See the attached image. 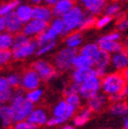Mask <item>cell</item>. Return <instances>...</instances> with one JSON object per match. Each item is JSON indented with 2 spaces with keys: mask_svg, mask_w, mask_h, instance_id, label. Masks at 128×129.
<instances>
[{
  "mask_svg": "<svg viewBox=\"0 0 128 129\" xmlns=\"http://www.w3.org/2000/svg\"><path fill=\"white\" fill-rule=\"evenodd\" d=\"M38 49V43L35 39H31L25 45L18 47L17 49L11 50L12 51L13 60L17 61H22V60H27L32 56L36 55V51Z\"/></svg>",
  "mask_w": 128,
  "mask_h": 129,
  "instance_id": "10",
  "label": "cell"
},
{
  "mask_svg": "<svg viewBox=\"0 0 128 129\" xmlns=\"http://www.w3.org/2000/svg\"><path fill=\"white\" fill-rule=\"evenodd\" d=\"M110 66L115 72H122L128 67V52L124 49L111 54Z\"/></svg>",
  "mask_w": 128,
  "mask_h": 129,
  "instance_id": "12",
  "label": "cell"
},
{
  "mask_svg": "<svg viewBox=\"0 0 128 129\" xmlns=\"http://www.w3.org/2000/svg\"><path fill=\"white\" fill-rule=\"evenodd\" d=\"M53 13L50 7H48L45 4H39V5L33 6L32 10V18L42 20L49 23L53 18Z\"/></svg>",
  "mask_w": 128,
  "mask_h": 129,
  "instance_id": "15",
  "label": "cell"
},
{
  "mask_svg": "<svg viewBox=\"0 0 128 129\" xmlns=\"http://www.w3.org/2000/svg\"><path fill=\"white\" fill-rule=\"evenodd\" d=\"M77 110L78 109L75 108L74 106L69 105L64 99L59 100V102L56 103L54 104V106L52 107L51 116L59 117L65 124V123H67L69 120H71L74 116V114H76Z\"/></svg>",
  "mask_w": 128,
  "mask_h": 129,
  "instance_id": "9",
  "label": "cell"
},
{
  "mask_svg": "<svg viewBox=\"0 0 128 129\" xmlns=\"http://www.w3.org/2000/svg\"><path fill=\"white\" fill-rule=\"evenodd\" d=\"M26 92L20 87L14 89L13 96L10 100V106L13 110L14 123L27 119V117L34 109L35 104L29 102L26 97Z\"/></svg>",
  "mask_w": 128,
  "mask_h": 129,
  "instance_id": "1",
  "label": "cell"
},
{
  "mask_svg": "<svg viewBox=\"0 0 128 129\" xmlns=\"http://www.w3.org/2000/svg\"><path fill=\"white\" fill-rule=\"evenodd\" d=\"M76 5V0H58L51 7L53 17H61Z\"/></svg>",
  "mask_w": 128,
  "mask_h": 129,
  "instance_id": "17",
  "label": "cell"
},
{
  "mask_svg": "<svg viewBox=\"0 0 128 129\" xmlns=\"http://www.w3.org/2000/svg\"><path fill=\"white\" fill-rule=\"evenodd\" d=\"M101 92V78L92 75L79 85V94L82 100L88 101Z\"/></svg>",
  "mask_w": 128,
  "mask_h": 129,
  "instance_id": "7",
  "label": "cell"
},
{
  "mask_svg": "<svg viewBox=\"0 0 128 129\" xmlns=\"http://www.w3.org/2000/svg\"><path fill=\"white\" fill-rule=\"evenodd\" d=\"M117 29L118 31H124L128 29V17L119 20L117 23Z\"/></svg>",
  "mask_w": 128,
  "mask_h": 129,
  "instance_id": "44",
  "label": "cell"
},
{
  "mask_svg": "<svg viewBox=\"0 0 128 129\" xmlns=\"http://www.w3.org/2000/svg\"><path fill=\"white\" fill-rule=\"evenodd\" d=\"M49 113L43 107H34L31 113L27 117V121H29L32 124H34L36 127L42 126L47 124L49 120Z\"/></svg>",
  "mask_w": 128,
  "mask_h": 129,
  "instance_id": "13",
  "label": "cell"
},
{
  "mask_svg": "<svg viewBox=\"0 0 128 129\" xmlns=\"http://www.w3.org/2000/svg\"><path fill=\"white\" fill-rule=\"evenodd\" d=\"M5 30V19L3 17H0V32Z\"/></svg>",
  "mask_w": 128,
  "mask_h": 129,
  "instance_id": "48",
  "label": "cell"
},
{
  "mask_svg": "<svg viewBox=\"0 0 128 129\" xmlns=\"http://www.w3.org/2000/svg\"><path fill=\"white\" fill-rule=\"evenodd\" d=\"M110 59H111V54L100 50L97 52V54L92 58L93 67L95 69L107 70L110 66Z\"/></svg>",
  "mask_w": 128,
  "mask_h": 129,
  "instance_id": "25",
  "label": "cell"
},
{
  "mask_svg": "<svg viewBox=\"0 0 128 129\" xmlns=\"http://www.w3.org/2000/svg\"><path fill=\"white\" fill-rule=\"evenodd\" d=\"M57 45H58L57 40L49 41V42L44 43V44L39 45L37 51H36V56H38V57H44L46 55L51 53L56 49Z\"/></svg>",
  "mask_w": 128,
  "mask_h": 129,
  "instance_id": "30",
  "label": "cell"
},
{
  "mask_svg": "<svg viewBox=\"0 0 128 129\" xmlns=\"http://www.w3.org/2000/svg\"><path fill=\"white\" fill-rule=\"evenodd\" d=\"M78 53V50H74L68 47H63L59 49L55 53L53 57V63L54 67L58 72H66L73 69L72 63H73L74 57Z\"/></svg>",
  "mask_w": 128,
  "mask_h": 129,
  "instance_id": "5",
  "label": "cell"
},
{
  "mask_svg": "<svg viewBox=\"0 0 128 129\" xmlns=\"http://www.w3.org/2000/svg\"><path fill=\"white\" fill-rule=\"evenodd\" d=\"M97 43L100 50H104L109 54H113L124 49V46L123 45V43L120 42V40L119 41H101Z\"/></svg>",
  "mask_w": 128,
  "mask_h": 129,
  "instance_id": "27",
  "label": "cell"
},
{
  "mask_svg": "<svg viewBox=\"0 0 128 129\" xmlns=\"http://www.w3.org/2000/svg\"><path fill=\"white\" fill-rule=\"evenodd\" d=\"M122 74H123V77L124 78V80H125V82L128 83V67L122 72Z\"/></svg>",
  "mask_w": 128,
  "mask_h": 129,
  "instance_id": "49",
  "label": "cell"
},
{
  "mask_svg": "<svg viewBox=\"0 0 128 129\" xmlns=\"http://www.w3.org/2000/svg\"><path fill=\"white\" fill-rule=\"evenodd\" d=\"M73 69H84V68L93 67V60L91 57H88L86 55L77 53L74 57L73 63H72Z\"/></svg>",
  "mask_w": 128,
  "mask_h": 129,
  "instance_id": "26",
  "label": "cell"
},
{
  "mask_svg": "<svg viewBox=\"0 0 128 129\" xmlns=\"http://www.w3.org/2000/svg\"><path fill=\"white\" fill-rule=\"evenodd\" d=\"M31 68L37 72L42 82H49L58 77L59 72L54 65L45 59H38L32 62Z\"/></svg>",
  "mask_w": 128,
  "mask_h": 129,
  "instance_id": "6",
  "label": "cell"
},
{
  "mask_svg": "<svg viewBox=\"0 0 128 129\" xmlns=\"http://www.w3.org/2000/svg\"><path fill=\"white\" fill-rule=\"evenodd\" d=\"M26 97L27 99L31 102L33 104H39L43 98V95H44V91L39 87V88H36V89L30 90V91H27L26 92Z\"/></svg>",
  "mask_w": 128,
  "mask_h": 129,
  "instance_id": "33",
  "label": "cell"
},
{
  "mask_svg": "<svg viewBox=\"0 0 128 129\" xmlns=\"http://www.w3.org/2000/svg\"><path fill=\"white\" fill-rule=\"evenodd\" d=\"M96 23V17L91 14H86V16L84 17L82 22H81V26H80L79 30L80 31H84V30L90 29L91 27H95Z\"/></svg>",
  "mask_w": 128,
  "mask_h": 129,
  "instance_id": "35",
  "label": "cell"
},
{
  "mask_svg": "<svg viewBox=\"0 0 128 129\" xmlns=\"http://www.w3.org/2000/svg\"><path fill=\"white\" fill-rule=\"evenodd\" d=\"M122 12V6L119 2H112V3H107V5L105 6V8L104 10V13L105 15L110 16L112 17H118L121 15Z\"/></svg>",
  "mask_w": 128,
  "mask_h": 129,
  "instance_id": "34",
  "label": "cell"
},
{
  "mask_svg": "<svg viewBox=\"0 0 128 129\" xmlns=\"http://www.w3.org/2000/svg\"><path fill=\"white\" fill-rule=\"evenodd\" d=\"M32 10H33V6L30 3H23L21 1L15 8L14 13L21 20V22L25 24L32 18Z\"/></svg>",
  "mask_w": 128,
  "mask_h": 129,
  "instance_id": "21",
  "label": "cell"
},
{
  "mask_svg": "<svg viewBox=\"0 0 128 129\" xmlns=\"http://www.w3.org/2000/svg\"><path fill=\"white\" fill-rule=\"evenodd\" d=\"M86 11L81 5H75L69 12L61 17L64 24L63 36L75 30H79L84 17L86 16Z\"/></svg>",
  "mask_w": 128,
  "mask_h": 129,
  "instance_id": "3",
  "label": "cell"
},
{
  "mask_svg": "<svg viewBox=\"0 0 128 129\" xmlns=\"http://www.w3.org/2000/svg\"><path fill=\"white\" fill-rule=\"evenodd\" d=\"M121 1H127V0H121Z\"/></svg>",
  "mask_w": 128,
  "mask_h": 129,
  "instance_id": "54",
  "label": "cell"
},
{
  "mask_svg": "<svg viewBox=\"0 0 128 129\" xmlns=\"http://www.w3.org/2000/svg\"><path fill=\"white\" fill-rule=\"evenodd\" d=\"M60 129H75V126L71 124H63Z\"/></svg>",
  "mask_w": 128,
  "mask_h": 129,
  "instance_id": "50",
  "label": "cell"
},
{
  "mask_svg": "<svg viewBox=\"0 0 128 129\" xmlns=\"http://www.w3.org/2000/svg\"><path fill=\"white\" fill-rule=\"evenodd\" d=\"M122 38L120 31H114V32L108 33L104 36H102L101 38H99L97 42H101V41H119Z\"/></svg>",
  "mask_w": 128,
  "mask_h": 129,
  "instance_id": "40",
  "label": "cell"
},
{
  "mask_svg": "<svg viewBox=\"0 0 128 129\" xmlns=\"http://www.w3.org/2000/svg\"><path fill=\"white\" fill-rule=\"evenodd\" d=\"M41 82L42 81L40 76H39V74L30 67L28 69H26L21 73V80H20L19 87L23 91L27 92V91L40 87Z\"/></svg>",
  "mask_w": 128,
  "mask_h": 129,
  "instance_id": "8",
  "label": "cell"
},
{
  "mask_svg": "<svg viewBox=\"0 0 128 129\" xmlns=\"http://www.w3.org/2000/svg\"><path fill=\"white\" fill-rule=\"evenodd\" d=\"M64 45L68 48L78 50L83 43V36L80 30H75L64 36Z\"/></svg>",
  "mask_w": 128,
  "mask_h": 129,
  "instance_id": "18",
  "label": "cell"
},
{
  "mask_svg": "<svg viewBox=\"0 0 128 129\" xmlns=\"http://www.w3.org/2000/svg\"><path fill=\"white\" fill-rule=\"evenodd\" d=\"M21 2V0H8L0 5V17H6L10 13L14 12L17 6Z\"/></svg>",
  "mask_w": 128,
  "mask_h": 129,
  "instance_id": "32",
  "label": "cell"
},
{
  "mask_svg": "<svg viewBox=\"0 0 128 129\" xmlns=\"http://www.w3.org/2000/svg\"><path fill=\"white\" fill-rule=\"evenodd\" d=\"M14 89L8 84L6 76L0 75V104H8L13 96Z\"/></svg>",
  "mask_w": 128,
  "mask_h": 129,
  "instance_id": "22",
  "label": "cell"
},
{
  "mask_svg": "<svg viewBox=\"0 0 128 129\" xmlns=\"http://www.w3.org/2000/svg\"><path fill=\"white\" fill-rule=\"evenodd\" d=\"M37 127L34 124H32L29 121L22 120V121L16 122L13 124V129H36Z\"/></svg>",
  "mask_w": 128,
  "mask_h": 129,
  "instance_id": "42",
  "label": "cell"
},
{
  "mask_svg": "<svg viewBox=\"0 0 128 129\" xmlns=\"http://www.w3.org/2000/svg\"><path fill=\"white\" fill-rule=\"evenodd\" d=\"M5 19V30L13 35L21 32L23 27V24L21 20L17 17L15 13L12 12L4 17Z\"/></svg>",
  "mask_w": 128,
  "mask_h": 129,
  "instance_id": "16",
  "label": "cell"
},
{
  "mask_svg": "<svg viewBox=\"0 0 128 129\" xmlns=\"http://www.w3.org/2000/svg\"><path fill=\"white\" fill-rule=\"evenodd\" d=\"M123 129H128V114H126V115L123 116Z\"/></svg>",
  "mask_w": 128,
  "mask_h": 129,
  "instance_id": "47",
  "label": "cell"
},
{
  "mask_svg": "<svg viewBox=\"0 0 128 129\" xmlns=\"http://www.w3.org/2000/svg\"><path fill=\"white\" fill-rule=\"evenodd\" d=\"M100 50V48L98 46L97 42H91L86 43L84 45H81V48L79 49V53L83 55H86L88 57H91V59L97 54V52Z\"/></svg>",
  "mask_w": 128,
  "mask_h": 129,
  "instance_id": "29",
  "label": "cell"
},
{
  "mask_svg": "<svg viewBox=\"0 0 128 129\" xmlns=\"http://www.w3.org/2000/svg\"><path fill=\"white\" fill-rule=\"evenodd\" d=\"M63 92L65 96L69 94H72V93H79V85L72 82L71 84L67 85V86L64 88Z\"/></svg>",
  "mask_w": 128,
  "mask_h": 129,
  "instance_id": "43",
  "label": "cell"
},
{
  "mask_svg": "<svg viewBox=\"0 0 128 129\" xmlns=\"http://www.w3.org/2000/svg\"><path fill=\"white\" fill-rule=\"evenodd\" d=\"M58 0H44L43 1V4H45L46 6H48V7H53V6L55 5V3L57 2Z\"/></svg>",
  "mask_w": 128,
  "mask_h": 129,
  "instance_id": "46",
  "label": "cell"
},
{
  "mask_svg": "<svg viewBox=\"0 0 128 129\" xmlns=\"http://www.w3.org/2000/svg\"><path fill=\"white\" fill-rule=\"evenodd\" d=\"M110 113L113 116H124L128 114V104L123 101L113 103L110 106Z\"/></svg>",
  "mask_w": 128,
  "mask_h": 129,
  "instance_id": "28",
  "label": "cell"
},
{
  "mask_svg": "<svg viewBox=\"0 0 128 129\" xmlns=\"http://www.w3.org/2000/svg\"><path fill=\"white\" fill-rule=\"evenodd\" d=\"M48 24L49 23L42 20L31 18L29 21L26 22L23 25L21 32L30 39H36L38 36H40L41 33L44 32L48 27Z\"/></svg>",
  "mask_w": 128,
  "mask_h": 129,
  "instance_id": "11",
  "label": "cell"
},
{
  "mask_svg": "<svg viewBox=\"0 0 128 129\" xmlns=\"http://www.w3.org/2000/svg\"><path fill=\"white\" fill-rule=\"evenodd\" d=\"M120 95H121V97H122V99H123V100L128 96V84H127V83H126L125 86L123 87V89L121 91Z\"/></svg>",
  "mask_w": 128,
  "mask_h": 129,
  "instance_id": "45",
  "label": "cell"
},
{
  "mask_svg": "<svg viewBox=\"0 0 128 129\" xmlns=\"http://www.w3.org/2000/svg\"><path fill=\"white\" fill-rule=\"evenodd\" d=\"M64 31V24L61 17H54L48 24L47 28L45 29L43 33L38 36L35 40L37 41L38 46L44 43L58 40L59 37L63 36Z\"/></svg>",
  "mask_w": 128,
  "mask_h": 129,
  "instance_id": "4",
  "label": "cell"
},
{
  "mask_svg": "<svg viewBox=\"0 0 128 129\" xmlns=\"http://www.w3.org/2000/svg\"><path fill=\"white\" fill-rule=\"evenodd\" d=\"M31 40L30 38H28L27 36H26L25 34H23L22 32H19L17 34L14 35V40H13V46L11 50L17 49L18 47H21L23 45H25L26 43H27L29 40Z\"/></svg>",
  "mask_w": 128,
  "mask_h": 129,
  "instance_id": "36",
  "label": "cell"
},
{
  "mask_svg": "<svg viewBox=\"0 0 128 129\" xmlns=\"http://www.w3.org/2000/svg\"><path fill=\"white\" fill-rule=\"evenodd\" d=\"M91 114H92V112L89 109L88 107L81 108L78 113L76 112V114H74V116L72 118V124L77 127L83 126L88 123L89 120L91 119Z\"/></svg>",
  "mask_w": 128,
  "mask_h": 129,
  "instance_id": "24",
  "label": "cell"
},
{
  "mask_svg": "<svg viewBox=\"0 0 128 129\" xmlns=\"http://www.w3.org/2000/svg\"><path fill=\"white\" fill-rule=\"evenodd\" d=\"M127 82L123 77L122 72H114L106 73L101 79V91L107 96L120 93Z\"/></svg>",
  "mask_w": 128,
  "mask_h": 129,
  "instance_id": "2",
  "label": "cell"
},
{
  "mask_svg": "<svg viewBox=\"0 0 128 129\" xmlns=\"http://www.w3.org/2000/svg\"><path fill=\"white\" fill-rule=\"evenodd\" d=\"M107 3V0H91L83 4L81 7L84 8L87 14H91L96 17L104 12Z\"/></svg>",
  "mask_w": 128,
  "mask_h": 129,
  "instance_id": "20",
  "label": "cell"
},
{
  "mask_svg": "<svg viewBox=\"0 0 128 129\" xmlns=\"http://www.w3.org/2000/svg\"><path fill=\"white\" fill-rule=\"evenodd\" d=\"M108 101V96L105 93L98 92L95 96L87 101V107L92 113H99L105 108Z\"/></svg>",
  "mask_w": 128,
  "mask_h": 129,
  "instance_id": "14",
  "label": "cell"
},
{
  "mask_svg": "<svg viewBox=\"0 0 128 129\" xmlns=\"http://www.w3.org/2000/svg\"><path fill=\"white\" fill-rule=\"evenodd\" d=\"M65 101L69 105L74 106L75 108H80L82 103V98L81 97V95L79 93H72V94L66 95L65 96Z\"/></svg>",
  "mask_w": 128,
  "mask_h": 129,
  "instance_id": "37",
  "label": "cell"
},
{
  "mask_svg": "<svg viewBox=\"0 0 128 129\" xmlns=\"http://www.w3.org/2000/svg\"><path fill=\"white\" fill-rule=\"evenodd\" d=\"M112 21H113V17L104 14V16L100 17L99 18H96L95 27L97 28H99V29H101V28H104V27L110 25L112 23Z\"/></svg>",
  "mask_w": 128,
  "mask_h": 129,
  "instance_id": "41",
  "label": "cell"
},
{
  "mask_svg": "<svg viewBox=\"0 0 128 129\" xmlns=\"http://www.w3.org/2000/svg\"><path fill=\"white\" fill-rule=\"evenodd\" d=\"M6 79L8 81V84L12 87L13 89H16V88H18L20 85L21 74L18 72H10L6 76Z\"/></svg>",
  "mask_w": 128,
  "mask_h": 129,
  "instance_id": "38",
  "label": "cell"
},
{
  "mask_svg": "<svg viewBox=\"0 0 128 129\" xmlns=\"http://www.w3.org/2000/svg\"><path fill=\"white\" fill-rule=\"evenodd\" d=\"M78 2H79V4L81 6H82L83 4H85V3H87V2H89V1H91V0H77Z\"/></svg>",
  "mask_w": 128,
  "mask_h": 129,
  "instance_id": "52",
  "label": "cell"
},
{
  "mask_svg": "<svg viewBox=\"0 0 128 129\" xmlns=\"http://www.w3.org/2000/svg\"><path fill=\"white\" fill-rule=\"evenodd\" d=\"M92 75H96L94 67L84 68V69H73L71 74L72 82L80 85L81 82H83L87 78Z\"/></svg>",
  "mask_w": 128,
  "mask_h": 129,
  "instance_id": "19",
  "label": "cell"
},
{
  "mask_svg": "<svg viewBox=\"0 0 128 129\" xmlns=\"http://www.w3.org/2000/svg\"><path fill=\"white\" fill-rule=\"evenodd\" d=\"M127 10H128V5H127Z\"/></svg>",
  "mask_w": 128,
  "mask_h": 129,
  "instance_id": "55",
  "label": "cell"
},
{
  "mask_svg": "<svg viewBox=\"0 0 128 129\" xmlns=\"http://www.w3.org/2000/svg\"><path fill=\"white\" fill-rule=\"evenodd\" d=\"M124 50H125L126 51L128 52V44H127V45H126V46H125V49H124Z\"/></svg>",
  "mask_w": 128,
  "mask_h": 129,
  "instance_id": "53",
  "label": "cell"
},
{
  "mask_svg": "<svg viewBox=\"0 0 128 129\" xmlns=\"http://www.w3.org/2000/svg\"><path fill=\"white\" fill-rule=\"evenodd\" d=\"M0 121L5 128H8L14 124L13 110L9 104H0Z\"/></svg>",
  "mask_w": 128,
  "mask_h": 129,
  "instance_id": "23",
  "label": "cell"
},
{
  "mask_svg": "<svg viewBox=\"0 0 128 129\" xmlns=\"http://www.w3.org/2000/svg\"><path fill=\"white\" fill-rule=\"evenodd\" d=\"M14 35L8 31L0 32V50H11L13 46Z\"/></svg>",
  "mask_w": 128,
  "mask_h": 129,
  "instance_id": "31",
  "label": "cell"
},
{
  "mask_svg": "<svg viewBox=\"0 0 128 129\" xmlns=\"http://www.w3.org/2000/svg\"><path fill=\"white\" fill-rule=\"evenodd\" d=\"M13 60L12 51L9 50H0V67L9 64Z\"/></svg>",
  "mask_w": 128,
  "mask_h": 129,
  "instance_id": "39",
  "label": "cell"
},
{
  "mask_svg": "<svg viewBox=\"0 0 128 129\" xmlns=\"http://www.w3.org/2000/svg\"><path fill=\"white\" fill-rule=\"evenodd\" d=\"M28 1H29V3L32 6H35V5H39V4H42L44 0H28Z\"/></svg>",
  "mask_w": 128,
  "mask_h": 129,
  "instance_id": "51",
  "label": "cell"
}]
</instances>
